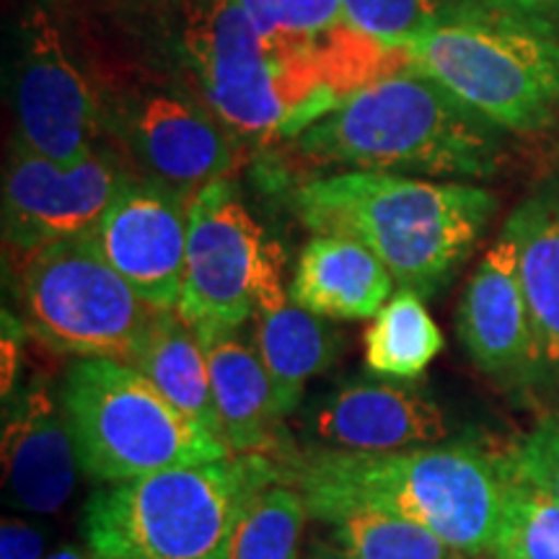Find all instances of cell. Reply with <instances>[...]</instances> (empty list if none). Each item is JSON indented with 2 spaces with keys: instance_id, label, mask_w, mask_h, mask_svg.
<instances>
[{
  "instance_id": "7c38bea8",
  "label": "cell",
  "mask_w": 559,
  "mask_h": 559,
  "mask_svg": "<svg viewBox=\"0 0 559 559\" xmlns=\"http://www.w3.org/2000/svg\"><path fill=\"white\" fill-rule=\"evenodd\" d=\"M120 153L99 145L73 166L13 143L3 171V241L16 254L86 236L132 174Z\"/></svg>"
},
{
  "instance_id": "f546056e",
  "label": "cell",
  "mask_w": 559,
  "mask_h": 559,
  "mask_svg": "<svg viewBox=\"0 0 559 559\" xmlns=\"http://www.w3.org/2000/svg\"><path fill=\"white\" fill-rule=\"evenodd\" d=\"M474 3L485 5V9L500 11V13H513V16H528V19H544L551 11V0H474Z\"/></svg>"
},
{
  "instance_id": "7402d4cb",
  "label": "cell",
  "mask_w": 559,
  "mask_h": 559,
  "mask_svg": "<svg viewBox=\"0 0 559 559\" xmlns=\"http://www.w3.org/2000/svg\"><path fill=\"white\" fill-rule=\"evenodd\" d=\"M313 521L330 528V539L353 559H459L449 544L400 515L366 506L309 508Z\"/></svg>"
},
{
  "instance_id": "9c48e42d",
  "label": "cell",
  "mask_w": 559,
  "mask_h": 559,
  "mask_svg": "<svg viewBox=\"0 0 559 559\" xmlns=\"http://www.w3.org/2000/svg\"><path fill=\"white\" fill-rule=\"evenodd\" d=\"M102 130L140 177L192 198L236 166L239 143L200 94L179 86L130 88L102 102Z\"/></svg>"
},
{
  "instance_id": "44dd1931",
  "label": "cell",
  "mask_w": 559,
  "mask_h": 559,
  "mask_svg": "<svg viewBox=\"0 0 559 559\" xmlns=\"http://www.w3.org/2000/svg\"><path fill=\"white\" fill-rule=\"evenodd\" d=\"M132 368H138L181 415L205 428L210 436L223 440L205 347L198 334L179 319L177 311L156 309L148 337Z\"/></svg>"
},
{
  "instance_id": "83f0119b",
  "label": "cell",
  "mask_w": 559,
  "mask_h": 559,
  "mask_svg": "<svg viewBox=\"0 0 559 559\" xmlns=\"http://www.w3.org/2000/svg\"><path fill=\"white\" fill-rule=\"evenodd\" d=\"M47 531L39 523L11 519L0 521V559H45Z\"/></svg>"
},
{
  "instance_id": "5bb4252c",
  "label": "cell",
  "mask_w": 559,
  "mask_h": 559,
  "mask_svg": "<svg viewBox=\"0 0 559 559\" xmlns=\"http://www.w3.org/2000/svg\"><path fill=\"white\" fill-rule=\"evenodd\" d=\"M81 472L62 396L39 379L13 389L3 409L5 502L34 515L60 513Z\"/></svg>"
},
{
  "instance_id": "603a6c76",
  "label": "cell",
  "mask_w": 559,
  "mask_h": 559,
  "mask_svg": "<svg viewBox=\"0 0 559 559\" xmlns=\"http://www.w3.org/2000/svg\"><path fill=\"white\" fill-rule=\"evenodd\" d=\"M443 349V334L419 293L400 288L366 332V366L381 379L415 381Z\"/></svg>"
},
{
  "instance_id": "f1b7e54d",
  "label": "cell",
  "mask_w": 559,
  "mask_h": 559,
  "mask_svg": "<svg viewBox=\"0 0 559 559\" xmlns=\"http://www.w3.org/2000/svg\"><path fill=\"white\" fill-rule=\"evenodd\" d=\"M19 337H21V324L16 319H11L9 313H3V396L11 394L13 381H16Z\"/></svg>"
},
{
  "instance_id": "8fae6325",
  "label": "cell",
  "mask_w": 559,
  "mask_h": 559,
  "mask_svg": "<svg viewBox=\"0 0 559 559\" xmlns=\"http://www.w3.org/2000/svg\"><path fill=\"white\" fill-rule=\"evenodd\" d=\"M13 143L73 166L99 148L102 102L70 60L62 37L39 5L19 21L11 62Z\"/></svg>"
},
{
  "instance_id": "2e32d148",
  "label": "cell",
  "mask_w": 559,
  "mask_h": 559,
  "mask_svg": "<svg viewBox=\"0 0 559 559\" xmlns=\"http://www.w3.org/2000/svg\"><path fill=\"white\" fill-rule=\"evenodd\" d=\"M456 330L461 345L487 376L528 386L534 342L521 288L519 236L510 223L472 272Z\"/></svg>"
},
{
  "instance_id": "7a4b0ae2",
  "label": "cell",
  "mask_w": 559,
  "mask_h": 559,
  "mask_svg": "<svg viewBox=\"0 0 559 559\" xmlns=\"http://www.w3.org/2000/svg\"><path fill=\"white\" fill-rule=\"evenodd\" d=\"M293 207L313 234L362 243L386 264L400 288L432 298L479 243L498 198L461 181L337 171L300 181Z\"/></svg>"
},
{
  "instance_id": "836d02e7",
  "label": "cell",
  "mask_w": 559,
  "mask_h": 559,
  "mask_svg": "<svg viewBox=\"0 0 559 559\" xmlns=\"http://www.w3.org/2000/svg\"><path fill=\"white\" fill-rule=\"evenodd\" d=\"M459 559H466V555H461V557H459ZM479 559H481V555H479ZM495 559H498V557H495Z\"/></svg>"
},
{
  "instance_id": "277c9868",
  "label": "cell",
  "mask_w": 559,
  "mask_h": 559,
  "mask_svg": "<svg viewBox=\"0 0 559 559\" xmlns=\"http://www.w3.org/2000/svg\"><path fill=\"white\" fill-rule=\"evenodd\" d=\"M277 481V461L228 456L102 485L83 508V539L96 559H226L243 510Z\"/></svg>"
},
{
  "instance_id": "6da1fadb",
  "label": "cell",
  "mask_w": 559,
  "mask_h": 559,
  "mask_svg": "<svg viewBox=\"0 0 559 559\" xmlns=\"http://www.w3.org/2000/svg\"><path fill=\"white\" fill-rule=\"evenodd\" d=\"M285 485L306 508L366 506L432 531L466 557L495 549L508 459L474 443H438L391 453H355L313 445L280 459Z\"/></svg>"
},
{
  "instance_id": "d4e9b609",
  "label": "cell",
  "mask_w": 559,
  "mask_h": 559,
  "mask_svg": "<svg viewBox=\"0 0 559 559\" xmlns=\"http://www.w3.org/2000/svg\"><path fill=\"white\" fill-rule=\"evenodd\" d=\"M492 555L498 559H559V500L521 477L510 456Z\"/></svg>"
},
{
  "instance_id": "9a60e30c",
  "label": "cell",
  "mask_w": 559,
  "mask_h": 559,
  "mask_svg": "<svg viewBox=\"0 0 559 559\" xmlns=\"http://www.w3.org/2000/svg\"><path fill=\"white\" fill-rule=\"evenodd\" d=\"M313 445L391 453L438 445L451 436L445 412L423 391L391 381H347L306 415Z\"/></svg>"
},
{
  "instance_id": "d6986e66",
  "label": "cell",
  "mask_w": 559,
  "mask_h": 559,
  "mask_svg": "<svg viewBox=\"0 0 559 559\" xmlns=\"http://www.w3.org/2000/svg\"><path fill=\"white\" fill-rule=\"evenodd\" d=\"M508 223L519 236L521 288L534 342L528 386H559V174L542 181Z\"/></svg>"
},
{
  "instance_id": "d6a6232c",
  "label": "cell",
  "mask_w": 559,
  "mask_h": 559,
  "mask_svg": "<svg viewBox=\"0 0 559 559\" xmlns=\"http://www.w3.org/2000/svg\"><path fill=\"white\" fill-rule=\"evenodd\" d=\"M551 9H555V13H559V0H551Z\"/></svg>"
},
{
  "instance_id": "52a82bcc",
  "label": "cell",
  "mask_w": 559,
  "mask_h": 559,
  "mask_svg": "<svg viewBox=\"0 0 559 559\" xmlns=\"http://www.w3.org/2000/svg\"><path fill=\"white\" fill-rule=\"evenodd\" d=\"M19 309L24 330L41 345L73 358L128 366L143 349L156 313L88 236L47 243L24 257Z\"/></svg>"
},
{
  "instance_id": "8992f818",
  "label": "cell",
  "mask_w": 559,
  "mask_h": 559,
  "mask_svg": "<svg viewBox=\"0 0 559 559\" xmlns=\"http://www.w3.org/2000/svg\"><path fill=\"white\" fill-rule=\"evenodd\" d=\"M60 396L81 469L99 485L234 456L226 440L181 415L128 362L79 358L66 370Z\"/></svg>"
},
{
  "instance_id": "ac0fdd59",
  "label": "cell",
  "mask_w": 559,
  "mask_h": 559,
  "mask_svg": "<svg viewBox=\"0 0 559 559\" xmlns=\"http://www.w3.org/2000/svg\"><path fill=\"white\" fill-rule=\"evenodd\" d=\"M207 355L213 400L218 409L223 440L234 456L285 459L293 451L280 432L275 391L267 368L254 342L243 340L239 330L202 337Z\"/></svg>"
},
{
  "instance_id": "484cf974",
  "label": "cell",
  "mask_w": 559,
  "mask_h": 559,
  "mask_svg": "<svg viewBox=\"0 0 559 559\" xmlns=\"http://www.w3.org/2000/svg\"><path fill=\"white\" fill-rule=\"evenodd\" d=\"M355 29L394 50H407L419 34L472 9L474 0H340Z\"/></svg>"
},
{
  "instance_id": "cb8c5ba5",
  "label": "cell",
  "mask_w": 559,
  "mask_h": 559,
  "mask_svg": "<svg viewBox=\"0 0 559 559\" xmlns=\"http://www.w3.org/2000/svg\"><path fill=\"white\" fill-rule=\"evenodd\" d=\"M306 519L309 508L296 487L270 485L243 510L226 559H298Z\"/></svg>"
},
{
  "instance_id": "30bf717a",
  "label": "cell",
  "mask_w": 559,
  "mask_h": 559,
  "mask_svg": "<svg viewBox=\"0 0 559 559\" xmlns=\"http://www.w3.org/2000/svg\"><path fill=\"white\" fill-rule=\"evenodd\" d=\"M272 239L228 179L192 198L177 313L198 337L236 332L254 317V290Z\"/></svg>"
},
{
  "instance_id": "4316f807",
  "label": "cell",
  "mask_w": 559,
  "mask_h": 559,
  "mask_svg": "<svg viewBox=\"0 0 559 559\" xmlns=\"http://www.w3.org/2000/svg\"><path fill=\"white\" fill-rule=\"evenodd\" d=\"M510 461L521 477L559 500V409L528 432Z\"/></svg>"
},
{
  "instance_id": "4fadbf2b",
  "label": "cell",
  "mask_w": 559,
  "mask_h": 559,
  "mask_svg": "<svg viewBox=\"0 0 559 559\" xmlns=\"http://www.w3.org/2000/svg\"><path fill=\"white\" fill-rule=\"evenodd\" d=\"M192 194L132 177L115 194L88 241L151 309L177 311L187 260Z\"/></svg>"
},
{
  "instance_id": "ba28073f",
  "label": "cell",
  "mask_w": 559,
  "mask_h": 559,
  "mask_svg": "<svg viewBox=\"0 0 559 559\" xmlns=\"http://www.w3.org/2000/svg\"><path fill=\"white\" fill-rule=\"evenodd\" d=\"M185 52L200 99L236 143L296 138L298 109L283 70L236 0H194L187 11Z\"/></svg>"
},
{
  "instance_id": "ffe728a7",
  "label": "cell",
  "mask_w": 559,
  "mask_h": 559,
  "mask_svg": "<svg viewBox=\"0 0 559 559\" xmlns=\"http://www.w3.org/2000/svg\"><path fill=\"white\" fill-rule=\"evenodd\" d=\"M394 277L373 251L345 236L313 234L300 251L290 280V298L321 319L360 321L376 317Z\"/></svg>"
},
{
  "instance_id": "4dcf8cb0",
  "label": "cell",
  "mask_w": 559,
  "mask_h": 559,
  "mask_svg": "<svg viewBox=\"0 0 559 559\" xmlns=\"http://www.w3.org/2000/svg\"><path fill=\"white\" fill-rule=\"evenodd\" d=\"M306 559H353V557L345 555V551L334 547L332 542H330V544H321V542H317V544H313V547H311L309 557H306Z\"/></svg>"
},
{
  "instance_id": "1f68e13d",
  "label": "cell",
  "mask_w": 559,
  "mask_h": 559,
  "mask_svg": "<svg viewBox=\"0 0 559 559\" xmlns=\"http://www.w3.org/2000/svg\"><path fill=\"white\" fill-rule=\"evenodd\" d=\"M45 559H96L91 551L75 547V544H62V547L52 549Z\"/></svg>"
},
{
  "instance_id": "5b68a950",
  "label": "cell",
  "mask_w": 559,
  "mask_h": 559,
  "mask_svg": "<svg viewBox=\"0 0 559 559\" xmlns=\"http://www.w3.org/2000/svg\"><path fill=\"white\" fill-rule=\"evenodd\" d=\"M409 66L508 132H539L559 115V37L544 19L485 5L440 21L407 47Z\"/></svg>"
},
{
  "instance_id": "e0dca14e",
  "label": "cell",
  "mask_w": 559,
  "mask_h": 559,
  "mask_svg": "<svg viewBox=\"0 0 559 559\" xmlns=\"http://www.w3.org/2000/svg\"><path fill=\"white\" fill-rule=\"evenodd\" d=\"M254 347L267 368L283 417L298 409L311 379L337 360L340 337L317 313L293 304L283 288V254L275 241L264 254L254 290Z\"/></svg>"
},
{
  "instance_id": "3957f363",
  "label": "cell",
  "mask_w": 559,
  "mask_h": 559,
  "mask_svg": "<svg viewBox=\"0 0 559 559\" xmlns=\"http://www.w3.org/2000/svg\"><path fill=\"white\" fill-rule=\"evenodd\" d=\"M479 111L417 70L362 86L293 138L319 169L487 179L502 135Z\"/></svg>"
}]
</instances>
